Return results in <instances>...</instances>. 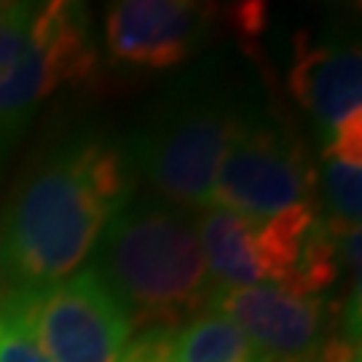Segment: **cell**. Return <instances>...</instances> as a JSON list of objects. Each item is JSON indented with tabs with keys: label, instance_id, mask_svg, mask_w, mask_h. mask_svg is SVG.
Wrapping results in <instances>:
<instances>
[{
	"label": "cell",
	"instance_id": "cell-1",
	"mask_svg": "<svg viewBox=\"0 0 362 362\" xmlns=\"http://www.w3.org/2000/svg\"><path fill=\"white\" fill-rule=\"evenodd\" d=\"M127 161L103 143L73 145L30 172L0 220V279L30 293L78 274L129 202Z\"/></svg>",
	"mask_w": 362,
	"mask_h": 362
},
{
	"label": "cell",
	"instance_id": "cell-2",
	"mask_svg": "<svg viewBox=\"0 0 362 362\" xmlns=\"http://www.w3.org/2000/svg\"><path fill=\"white\" fill-rule=\"evenodd\" d=\"M100 266L134 327L180 330L209 303L212 282L199 233L172 207L127 202L100 239Z\"/></svg>",
	"mask_w": 362,
	"mask_h": 362
},
{
	"label": "cell",
	"instance_id": "cell-3",
	"mask_svg": "<svg viewBox=\"0 0 362 362\" xmlns=\"http://www.w3.org/2000/svg\"><path fill=\"white\" fill-rule=\"evenodd\" d=\"M89 13L81 3H0V143L59 86L94 73Z\"/></svg>",
	"mask_w": 362,
	"mask_h": 362
},
{
	"label": "cell",
	"instance_id": "cell-4",
	"mask_svg": "<svg viewBox=\"0 0 362 362\" xmlns=\"http://www.w3.org/2000/svg\"><path fill=\"white\" fill-rule=\"evenodd\" d=\"M3 303L52 362H121L129 346V317L91 269L43 290L6 293Z\"/></svg>",
	"mask_w": 362,
	"mask_h": 362
},
{
	"label": "cell",
	"instance_id": "cell-5",
	"mask_svg": "<svg viewBox=\"0 0 362 362\" xmlns=\"http://www.w3.org/2000/svg\"><path fill=\"white\" fill-rule=\"evenodd\" d=\"M314 169L303 145L263 124H242L212 185L209 207L266 223L298 202H311Z\"/></svg>",
	"mask_w": 362,
	"mask_h": 362
},
{
	"label": "cell",
	"instance_id": "cell-6",
	"mask_svg": "<svg viewBox=\"0 0 362 362\" xmlns=\"http://www.w3.org/2000/svg\"><path fill=\"white\" fill-rule=\"evenodd\" d=\"M242 124L218 105H185L143 140L140 167L167 202L209 209L218 169Z\"/></svg>",
	"mask_w": 362,
	"mask_h": 362
},
{
	"label": "cell",
	"instance_id": "cell-7",
	"mask_svg": "<svg viewBox=\"0 0 362 362\" xmlns=\"http://www.w3.org/2000/svg\"><path fill=\"white\" fill-rule=\"evenodd\" d=\"M207 306L236 325L255 357L266 362L303 360L330 333L322 298L300 296L282 285L212 290Z\"/></svg>",
	"mask_w": 362,
	"mask_h": 362
},
{
	"label": "cell",
	"instance_id": "cell-8",
	"mask_svg": "<svg viewBox=\"0 0 362 362\" xmlns=\"http://www.w3.org/2000/svg\"><path fill=\"white\" fill-rule=\"evenodd\" d=\"M207 22V6L188 0H121L107 11L105 35L113 59L164 70L199 49Z\"/></svg>",
	"mask_w": 362,
	"mask_h": 362
},
{
	"label": "cell",
	"instance_id": "cell-9",
	"mask_svg": "<svg viewBox=\"0 0 362 362\" xmlns=\"http://www.w3.org/2000/svg\"><path fill=\"white\" fill-rule=\"evenodd\" d=\"M296 103L327 134L362 110V57L357 49L303 46L287 76Z\"/></svg>",
	"mask_w": 362,
	"mask_h": 362
},
{
	"label": "cell",
	"instance_id": "cell-10",
	"mask_svg": "<svg viewBox=\"0 0 362 362\" xmlns=\"http://www.w3.org/2000/svg\"><path fill=\"white\" fill-rule=\"evenodd\" d=\"M255 223L226 209L209 207L202 218V252L212 290L252 287L263 282L255 258Z\"/></svg>",
	"mask_w": 362,
	"mask_h": 362
},
{
	"label": "cell",
	"instance_id": "cell-11",
	"mask_svg": "<svg viewBox=\"0 0 362 362\" xmlns=\"http://www.w3.org/2000/svg\"><path fill=\"white\" fill-rule=\"evenodd\" d=\"M317 220L314 202H298L282 209L279 215L255 226V258L263 279L269 285H285L290 274L296 272L303 242Z\"/></svg>",
	"mask_w": 362,
	"mask_h": 362
},
{
	"label": "cell",
	"instance_id": "cell-12",
	"mask_svg": "<svg viewBox=\"0 0 362 362\" xmlns=\"http://www.w3.org/2000/svg\"><path fill=\"white\" fill-rule=\"evenodd\" d=\"M175 362H258V357L236 325L207 309L175 333Z\"/></svg>",
	"mask_w": 362,
	"mask_h": 362
},
{
	"label": "cell",
	"instance_id": "cell-13",
	"mask_svg": "<svg viewBox=\"0 0 362 362\" xmlns=\"http://www.w3.org/2000/svg\"><path fill=\"white\" fill-rule=\"evenodd\" d=\"M322 194H325V218H320L336 233L360 228L362 215V164H349L333 156H322Z\"/></svg>",
	"mask_w": 362,
	"mask_h": 362
},
{
	"label": "cell",
	"instance_id": "cell-14",
	"mask_svg": "<svg viewBox=\"0 0 362 362\" xmlns=\"http://www.w3.org/2000/svg\"><path fill=\"white\" fill-rule=\"evenodd\" d=\"M0 362H52L35 344L27 325L0 300Z\"/></svg>",
	"mask_w": 362,
	"mask_h": 362
},
{
	"label": "cell",
	"instance_id": "cell-15",
	"mask_svg": "<svg viewBox=\"0 0 362 362\" xmlns=\"http://www.w3.org/2000/svg\"><path fill=\"white\" fill-rule=\"evenodd\" d=\"M175 333L169 327H145L129 341L121 362H175Z\"/></svg>",
	"mask_w": 362,
	"mask_h": 362
},
{
	"label": "cell",
	"instance_id": "cell-16",
	"mask_svg": "<svg viewBox=\"0 0 362 362\" xmlns=\"http://www.w3.org/2000/svg\"><path fill=\"white\" fill-rule=\"evenodd\" d=\"M258 362H266V360H258ZM293 362H327L322 357V354H320V349L314 351V354H309V357H303V360H293Z\"/></svg>",
	"mask_w": 362,
	"mask_h": 362
}]
</instances>
